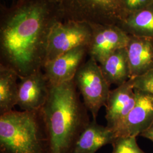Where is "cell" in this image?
Segmentation results:
<instances>
[{"label": "cell", "mask_w": 153, "mask_h": 153, "mask_svg": "<svg viewBox=\"0 0 153 153\" xmlns=\"http://www.w3.org/2000/svg\"><path fill=\"white\" fill-rule=\"evenodd\" d=\"M64 20L57 0H17L2 7L0 64L14 70L19 78L42 69L49 35Z\"/></svg>", "instance_id": "cell-1"}, {"label": "cell", "mask_w": 153, "mask_h": 153, "mask_svg": "<svg viewBox=\"0 0 153 153\" xmlns=\"http://www.w3.org/2000/svg\"><path fill=\"white\" fill-rule=\"evenodd\" d=\"M74 79L49 86L40 110L49 153H71L76 140L90 122L88 111Z\"/></svg>", "instance_id": "cell-2"}, {"label": "cell", "mask_w": 153, "mask_h": 153, "mask_svg": "<svg viewBox=\"0 0 153 153\" xmlns=\"http://www.w3.org/2000/svg\"><path fill=\"white\" fill-rule=\"evenodd\" d=\"M39 111L12 110L0 115V146L5 153H43Z\"/></svg>", "instance_id": "cell-3"}, {"label": "cell", "mask_w": 153, "mask_h": 153, "mask_svg": "<svg viewBox=\"0 0 153 153\" xmlns=\"http://www.w3.org/2000/svg\"><path fill=\"white\" fill-rule=\"evenodd\" d=\"M64 21L117 25L126 14L121 0H57Z\"/></svg>", "instance_id": "cell-4"}, {"label": "cell", "mask_w": 153, "mask_h": 153, "mask_svg": "<svg viewBox=\"0 0 153 153\" xmlns=\"http://www.w3.org/2000/svg\"><path fill=\"white\" fill-rule=\"evenodd\" d=\"M73 79L93 120H97L99 111L105 106L111 91L110 85L103 76L99 64L89 57L79 67Z\"/></svg>", "instance_id": "cell-5"}, {"label": "cell", "mask_w": 153, "mask_h": 153, "mask_svg": "<svg viewBox=\"0 0 153 153\" xmlns=\"http://www.w3.org/2000/svg\"><path fill=\"white\" fill-rule=\"evenodd\" d=\"M91 36L92 27L88 22L75 21L58 22L49 35L44 64L71 49L88 46Z\"/></svg>", "instance_id": "cell-6"}, {"label": "cell", "mask_w": 153, "mask_h": 153, "mask_svg": "<svg viewBox=\"0 0 153 153\" xmlns=\"http://www.w3.org/2000/svg\"><path fill=\"white\" fill-rule=\"evenodd\" d=\"M92 36L88 54L98 64L117 49L126 48L131 36L116 25L91 24Z\"/></svg>", "instance_id": "cell-7"}, {"label": "cell", "mask_w": 153, "mask_h": 153, "mask_svg": "<svg viewBox=\"0 0 153 153\" xmlns=\"http://www.w3.org/2000/svg\"><path fill=\"white\" fill-rule=\"evenodd\" d=\"M49 86L43 69L19 78L16 105L22 111H39L47 100Z\"/></svg>", "instance_id": "cell-8"}, {"label": "cell", "mask_w": 153, "mask_h": 153, "mask_svg": "<svg viewBox=\"0 0 153 153\" xmlns=\"http://www.w3.org/2000/svg\"><path fill=\"white\" fill-rule=\"evenodd\" d=\"M86 55L88 46H81L45 63L42 69L49 85H57L73 79Z\"/></svg>", "instance_id": "cell-9"}, {"label": "cell", "mask_w": 153, "mask_h": 153, "mask_svg": "<svg viewBox=\"0 0 153 153\" xmlns=\"http://www.w3.org/2000/svg\"><path fill=\"white\" fill-rule=\"evenodd\" d=\"M136 103L119 128L115 131L116 138L137 137L153 124V98L134 89Z\"/></svg>", "instance_id": "cell-10"}, {"label": "cell", "mask_w": 153, "mask_h": 153, "mask_svg": "<svg viewBox=\"0 0 153 153\" xmlns=\"http://www.w3.org/2000/svg\"><path fill=\"white\" fill-rule=\"evenodd\" d=\"M136 94L131 79L111 90L105 105L107 126L115 133L133 108Z\"/></svg>", "instance_id": "cell-11"}, {"label": "cell", "mask_w": 153, "mask_h": 153, "mask_svg": "<svg viewBox=\"0 0 153 153\" xmlns=\"http://www.w3.org/2000/svg\"><path fill=\"white\" fill-rule=\"evenodd\" d=\"M116 138L112 129L93 120L78 137L71 153H95L104 145L112 144Z\"/></svg>", "instance_id": "cell-12"}, {"label": "cell", "mask_w": 153, "mask_h": 153, "mask_svg": "<svg viewBox=\"0 0 153 153\" xmlns=\"http://www.w3.org/2000/svg\"><path fill=\"white\" fill-rule=\"evenodd\" d=\"M131 36L126 47L131 78L153 68V39Z\"/></svg>", "instance_id": "cell-13"}, {"label": "cell", "mask_w": 153, "mask_h": 153, "mask_svg": "<svg viewBox=\"0 0 153 153\" xmlns=\"http://www.w3.org/2000/svg\"><path fill=\"white\" fill-rule=\"evenodd\" d=\"M99 64L110 86L114 85L118 87L131 79L126 47L115 51Z\"/></svg>", "instance_id": "cell-14"}, {"label": "cell", "mask_w": 153, "mask_h": 153, "mask_svg": "<svg viewBox=\"0 0 153 153\" xmlns=\"http://www.w3.org/2000/svg\"><path fill=\"white\" fill-rule=\"evenodd\" d=\"M117 26L129 35L153 39V5L126 14Z\"/></svg>", "instance_id": "cell-15"}, {"label": "cell", "mask_w": 153, "mask_h": 153, "mask_svg": "<svg viewBox=\"0 0 153 153\" xmlns=\"http://www.w3.org/2000/svg\"><path fill=\"white\" fill-rule=\"evenodd\" d=\"M19 76L10 68L0 64V114L10 112L17 105Z\"/></svg>", "instance_id": "cell-16"}, {"label": "cell", "mask_w": 153, "mask_h": 153, "mask_svg": "<svg viewBox=\"0 0 153 153\" xmlns=\"http://www.w3.org/2000/svg\"><path fill=\"white\" fill-rule=\"evenodd\" d=\"M112 145V153H145L137 145L135 137H117Z\"/></svg>", "instance_id": "cell-17"}, {"label": "cell", "mask_w": 153, "mask_h": 153, "mask_svg": "<svg viewBox=\"0 0 153 153\" xmlns=\"http://www.w3.org/2000/svg\"><path fill=\"white\" fill-rule=\"evenodd\" d=\"M131 79L135 90L145 93L153 98V68Z\"/></svg>", "instance_id": "cell-18"}, {"label": "cell", "mask_w": 153, "mask_h": 153, "mask_svg": "<svg viewBox=\"0 0 153 153\" xmlns=\"http://www.w3.org/2000/svg\"><path fill=\"white\" fill-rule=\"evenodd\" d=\"M121 4L126 16L152 5L153 0H121Z\"/></svg>", "instance_id": "cell-19"}, {"label": "cell", "mask_w": 153, "mask_h": 153, "mask_svg": "<svg viewBox=\"0 0 153 153\" xmlns=\"http://www.w3.org/2000/svg\"><path fill=\"white\" fill-rule=\"evenodd\" d=\"M141 136L152 140L153 142V124L146 131L143 132Z\"/></svg>", "instance_id": "cell-20"}]
</instances>
